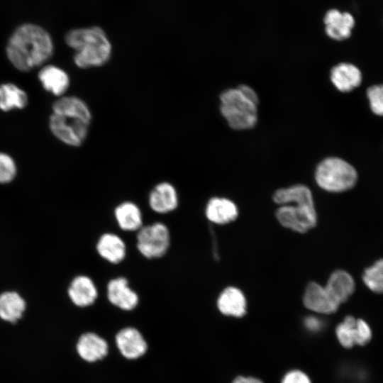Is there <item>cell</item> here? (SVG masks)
Listing matches in <instances>:
<instances>
[{
    "label": "cell",
    "mask_w": 383,
    "mask_h": 383,
    "mask_svg": "<svg viewBox=\"0 0 383 383\" xmlns=\"http://www.w3.org/2000/svg\"><path fill=\"white\" fill-rule=\"evenodd\" d=\"M282 383H311L308 376L301 371L293 370L288 372Z\"/></svg>",
    "instance_id": "f1b7e54d"
},
{
    "label": "cell",
    "mask_w": 383,
    "mask_h": 383,
    "mask_svg": "<svg viewBox=\"0 0 383 383\" xmlns=\"http://www.w3.org/2000/svg\"><path fill=\"white\" fill-rule=\"evenodd\" d=\"M6 51L8 59L16 69L28 72L51 57L53 44L50 34L44 28L26 23L12 33Z\"/></svg>",
    "instance_id": "6da1fadb"
},
{
    "label": "cell",
    "mask_w": 383,
    "mask_h": 383,
    "mask_svg": "<svg viewBox=\"0 0 383 383\" xmlns=\"http://www.w3.org/2000/svg\"><path fill=\"white\" fill-rule=\"evenodd\" d=\"M273 200L282 205L276 211V217L285 228L306 233L316 225L317 214L312 194L305 185L279 189L274 193Z\"/></svg>",
    "instance_id": "7a4b0ae2"
},
{
    "label": "cell",
    "mask_w": 383,
    "mask_h": 383,
    "mask_svg": "<svg viewBox=\"0 0 383 383\" xmlns=\"http://www.w3.org/2000/svg\"><path fill=\"white\" fill-rule=\"evenodd\" d=\"M315 179L323 190L342 192L352 189L357 180L355 169L339 157H328L316 167Z\"/></svg>",
    "instance_id": "5b68a950"
},
{
    "label": "cell",
    "mask_w": 383,
    "mask_h": 383,
    "mask_svg": "<svg viewBox=\"0 0 383 383\" xmlns=\"http://www.w3.org/2000/svg\"><path fill=\"white\" fill-rule=\"evenodd\" d=\"M335 333L340 343L346 348L355 345H365L372 338L369 325L362 319H355L351 316H346L338 325Z\"/></svg>",
    "instance_id": "ba28073f"
},
{
    "label": "cell",
    "mask_w": 383,
    "mask_h": 383,
    "mask_svg": "<svg viewBox=\"0 0 383 383\" xmlns=\"http://www.w3.org/2000/svg\"><path fill=\"white\" fill-rule=\"evenodd\" d=\"M38 79L48 91L61 96L67 90L70 77L66 72L55 65H47L38 72Z\"/></svg>",
    "instance_id": "ffe728a7"
},
{
    "label": "cell",
    "mask_w": 383,
    "mask_h": 383,
    "mask_svg": "<svg viewBox=\"0 0 383 383\" xmlns=\"http://www.w3.org/2000/svg\"><path fill=\"white\" fill-rule=\"evenodd\" d=\"M205 214L211 223L223 225L232 222L238 215L235 204L231 200L213 197L207 203Z\"/></svg>",
    "instance_id": "ac0fdd59"
},
{
    "label": "cell",
    "mask_w": 383,
    "mask_h": 383,
    "mask_svg": "<svg viewBox=\"0 0 383 383\" xmlns=\"http://www.w3.org/2000/svg\"><path fill=\"white\" fill-rule=\"evenodd\" d=\"M54 113L78 118L90 124L91 113L82 99L74 96H62L52 104Z\"/></svg>",
    "instance_id": "603a6c76"
},
{
    "label": "cell",
    "mask_w": 383,
    "mask_h": 383,
    "mask_svg": "<svg viewBox=\"0 0 383 383\" xmlns=\"http://www.w3.org/2000/svg\"><path fill=\"white\" fill-rule=\"evenodd\" d=\"M218 310L226 316L241 317L246 311V301L238 288L229 287L220 294L217 300Z\"/></svg>",
    "instance_id": "44dd1931"
},
{
    "label": "cell",
    "mask_w": 383,
    "mask_h": 383,
    "mask_svg": "<svg viewBox=\"0 0 383 383\" xmlns=\"http://www.w3.org/2000/svg\"><path fill=\"white\" fill-rule=\"evenodd\" d=\"M106 294L112 305L123 311L133 310L139 303L137 292L129 286L128 280L124 277L111 279L106 286Z\"/></svg>",
    "instance_id": "9c48e42d"
},
{
    "label": "cell",
    "mask_w": 383,
    "mask_h": 383,
    "mask_svg": "<svg viewBox=\"0 0 383 383\" xmlns=\"http://www.w3.org/2000/svg\"><path fill=\"white\" fill-rule=\"evenodd\" d=\"M331 79L339 91L348 92L361 84L362 74L354 65L343 62L333 67L331 71Z\"/></svg>",
    "instance_id": "d6986e66"
},
{
    "label": "cell",
    "mask_w": 383,
    "mask_h": 383,
    "mask_svg": "<svg viewBox=\"0 0 383 383\" xmlns=\"http://www.w3.org/2000/svg\"><path fill=\"white\" fill-rule=\"evenodd\" d=\"M16 174V166L13 158L0 152V183H8L13 179Z\"/></svg>",
    "instance_id": "83f0119b"
},
{
    "label": "cell",
    "mask_w": 383,
    "mask_h": 383,
    "mask_svg": "<svg viewBox=\"0 0 383 383\" xmlns=\"http://www.w3.org/2000/svg\"><path fill=\"white\" fill-rule=\"evenodd\" d=\"M324 23L326 32L330 38L343 40L350 36L355 20L349 13H341L337 9H331L324 17Z\"/></svg>",
    "instance_id": "2e32d148"
},
{
    "label": "cell",
    "mask_w": 383,
    "mask_h": 383,
    "mask_svg": "<svg viewBox=\"0 0 383 383\" xmlns=\"http://www.w3.org/2000/svg\"><path fill=\"white\" fill-rule=\"evenodd\" d=\"M65 42L75 50L74 62L79 68L104 65L111 55V44L104 31L97 26L72 30L66 34Z\"/></svg>",
    "instance_id": "3957f363"
},
{
    "label": "cell",
    "mask_w": 383,
    "mask_h": 383,
    "mask_svg": "<svg viewBox=\"0 0 383 383\" xmlns=\"http://www.w3.org/2000/svg\"><path fill=\"white\" fill-rule=\"evenodd\" d=\"M136 247L145 258L163 257L168 251L171 237L168 227L162 222L143 226L137 231Z\"/></svg>",
    "instance_id": "8992f818"
},
{
    "label": "cell",
    "mask_w": 383,
    "mask_h": 383,
    "mask_svg": "<svg viewBox=\"0 0 383 383\" xmlns=\"http://www.w3.org/2000/svg\"><path fill=\"white\" fill-rule=\"evenodd\" d=\"M121 354L128 360L142 357L148 350V344L141 333L133 327L120 330L115 337Z\"/></svg>",
    "instance_id": "30bf717a"
},
{
    "label": "cell",
    "mask_w": 383,
    "mask_h": 383,
    "mask_svg": "<svg viewBox=\"0 0 383 383\" xmlns=\"http://www.w3.org/2000/svg\"><path fill=\"white\" fill-rule=\"evenodd\" d=\"M76 348L80 357L89 362L102 360L109 351L107 342L92 332L82 334L77 343Z\"/></svg>",
    "instance_id": "5bb4252c"
},
{
    "label": "cell",
    "mask_w": 383,
    "mask_h": 383,
    "mask_svg": "<svg viewBox=\"0 0 383 383\" xmlns=\"http://www.w3.org/2000/svg\"><path fill=\"white\" fill-rule=\"evenodd\" d=\"M96 249L101 258L111 264L121 263L127 252L123 240L113 233L102 234L97 240Z\"/></svg>",
    "instance_id": "9a60e30c"
},
{
    "label": "cell",
    "mask_w": 383,
    "mask_h": 383,
    "mask_svg": "<svg viewBox=\"0 0 383 383\" xmlns=\"http://www.w3.org/2000/svg\"><path fill=\"white\" fill-rule=\"evenodd\" d=\"M221 112L231 128L249 129L257 122L258 97L254 90L241 85L223 91L220 96Z\"/></svg>",
    "instance_id": "277c9868"
},
{
    "label": "cell",
    "mask_w": 383,
    "mask_h": 383,
    "mask_svg": "<svg viewBox=\"0 0 383 383\" xmlns=\"http://www.w3.org/2000/svg\"><path fill=\"white\" fill-rule=\"evenodd\" d=\"M233 383H262L260 380L253 377H238Z\"/></svg>",
    "instance_id": "4dcf8cb0"
},
{
    "label": "cell",
    "mask_w": 383,
    "mask_h": 383,
    "mask_svg": "<svg viewBox=\"0 0 383 383\" xmlns=\"http://www.w3.org/2000/svg\"><path fill=\"white\" fill-rule=\"evenodd\" d=\"M306 326L311 331L318 330L321 327L318 319L314 317H309L305 321Z\"/></svg>",
    "instance_id": "f546056e"
},
{
    "label": "cell",
    "mask_w": 383,
    "mask_h": 383,
    "mask_svg": "<svg viewBox=\"0 0 383 383\" xmlns=\"http://www.w3.org/2000/svg\"><path fill=\"white\" fill-rule=\"evenodd\" d=\"M179 204L175 187L167 182L156 184L148 196L150 208L157 213L165 214L174 211Z\"/></svg>",
    "instance_id": "8fae6325"
},
{
    "label": "cell",
    "mask_w": 383,
    "mask_h": 383,
    "mask_svg": "<svg viewBox=\"0 0 383 383\" xmlns=\"http://www.w3.org/2000/svg\"><path fill=\"white\" fill-rule=\"evenodd\" d=\"M362 280L372 292L383 294V259L376 261L365 270Z\"/></svg>",
    "instance_id": "484cf974"
},
{
    "label": "cell",
    "mask_w": 383,
    "mask_h": 383,
    "mask_svg": "<svg viewBox=\"0 0 383 383\" xmlns=\"http://www.w3.org/2000/svg\"><path fill=\"white\" fill-rule=\"evenodd\" d=\"M26 93L12 83L0 85V109L9 111L14 109H22L28 104Z\"/></svg>",
    "instance_id": "d4e9b609"
},
{
    "label": "cell",
    "mask_w": 383,
    "mask_h": 383,
    "mask_svg": "<svg viewBox=\"0 0 383 383\" xmlns=\"http://www.w3.org/2000/svg\"><path fill=\"white\" fill-rule=\"evenodd\" d=\"M89 123L73 116L52 113L49 126L52 134L62 143L71 146L81 145L88 134Z\"/></svg>",
    "instance_id": "52a82bcc"
},
{
    "label": "cell",
    "mask_w": 383,
    "mask_h": 383,
    "mask_svg": "<svg viewBox=\"0 0 383 383\" xmlns=\"http://www.w3.org/2000/svg\"><path fill=\"white\" fill-rule=\"evenodd\" d=\"M325 288L333 301L340 306L352 296L355 284L349 273L338 270L331 274Z\"/></svg>",
    "instance_id": "e0dca14e"
},
{
    "label": "cell",
    "mask_w": 383,
    "mask_h": 383,
    "mask_svg": "<svg viewBox=\"0 0 383 383\" xmlns=\"http://www.w3.org/2000/svg\"><path fill=\"white\" fill-rule=\"evenodd\" d=\"M98 293L95 283L87 275L74 277L68 288L70 299L79 307H87L94 304L98 298Z\"/></svg>",
    "instance_id": "4fadbf2b"
},
{
    "label": "cell",
    "mask_w": 383,
    "mask_h": 383,
    "mask_svg": "<svg viewBox=\"0 0 383 383\" xmlns=\"http://www.w3.org/2000/svg\"><path fill=\"white\" fill-rule=\"evenodd\" d=\"M303 302L307 309L324 314L333 313L339 307V305L329 295L325 287L314 282H309L306 286Z\"/></svg>",
    "instance_id": "7c38bea8"
},
{
    "label": "cell",
    "mask_w": 383,
    "mask_h": 383,
    "mask_svg": "<svg viewBox=\"0 0 383 383\" xmlns=\"http://www.w3.org/2000/svg\"><path fill=\"white\" fill-rule=\"evenodd\" d=\"M114 217L118 227L124 231H138L143 225V213L132 201H123L116 206Z\"/></svg>",
    "instance_id": "7402d4cb"
},
{
    "label": "cell",
    "mask_w": 383,
    "mask_h": 383,
    "mask_svg": "<svg viewBox=\"0 0 383 383\" xmlns=\"http://www.w3.org/2000/svg\"><path fill=\"white\" fill-rule=\"evenodd\" d=\"M372 111L378 116H383V84L373 85L367 90Z\"/></svg>",
    "instance_id": "4316f807"
},
{
    "label": "cell",
    "mask_w": 383,
    "mask_h": 383,
    "mask_svg": "<svg viewBox=\"0 0 383 383\" xmlns=\"http://www.w3.org/2000/svg\"><path fill=\"white\" fill-rule=\"evenodd\" d=\"M25 309L26 302L18 293L6 292L0 295V318L3 320L16 323Z\"/></svg>",
    "instance_id": "cb8c5ba5"
}]
</instances>
